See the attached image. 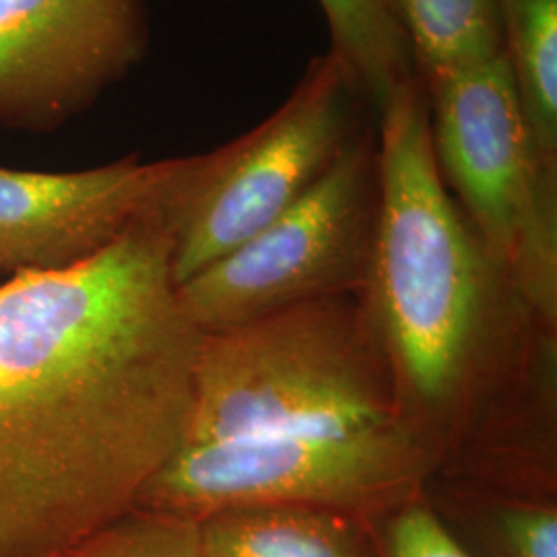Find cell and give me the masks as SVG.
Segmentation results:
<instances>
[{
	"label": "cell",
	"instance_id": "1",
	"mask_svg": "<svg viewBox=\"0 0 557 557\" xmlns=\"http://www.w3.org/2000/svg\"><path fill=\"white\" fill-rule=\"evenodd\" d=\"M202 333L160 207L73 269L0 283V557H54L186 446Z\"/></svg>",
	"mask_w": 557,
	"mask_h": 557
},
{
	"label": "cell",
	"instance_id": "2",
	"mask_svg": "<svg viewBox=\"0 0 557 557\" xmlns=\"http://www.w3.org/2000/svg\"><path fill=\"white\" fill-rule=\"evenodd\" d=\"M363 289L398 421L436 475L557 498V331L518 298L442 182L419 77L380 103Z\"/></svg>",
	"mask_w": 557,
	"mask_h": 557
},
{
	"label": "cell",
	"instance_id": "3",
	"mask_svg": "<svg viewBox=\"0 0 557 557\" xmlns=\"http://www.w3.org/2000/svg\"><path fill=\"white\" fill-rule=\"evenodd\" d=\"M384 423H400L395 380L361 294L202 333L186 446Z\"/></svg>",
	"mask_w": 557,
	"mask_h": 557
},
{
	"label": "cell",
	"instance_id": "4",
	"mask_svg": "<svg viewBox=\"0 0 557 557\" xmlns=\"http://www.w3.org/2000/svg\"><path fill=\"white\" fill-rule=\"evenodd\" d=\"M376 119L356 71L329 50L310 60L287 100L255 128L182 158L161 200L176 285L289 211Z\"/></svg>",
	"mask_w": 557,
	"mask_h": 557
},
{
	"label": "cell",
	"instance_id": "5",
	"mask_svg": "<svg viewBox=\"0 0 557 557\" xmlns=\"http://www.w3.org/2000/svg\"><path fill=\"white\" fill-rule=\"evenodd\" d=\"M421 83L442 182L518 298L557 331V163L533 147L504 54Z\"/></svg>",
	"mask_w": 557,
	"mask_h": 557
},
{
	"label": "cell",
	"instance_id": "6",
	"mask_svg": "<svg viewBox=\"0 0 557 557\" xmlns=\"http://www.w3.org/2000/svg\"><path fill=\"white\" fill-rule=\"evenodd\" d=\"M436 475L400 423L188 444L149 479L135 508L209 517L239 506H306L374 522Z\"/></svg>",
	"mask_w": 557,
	"mask_h": 557
},
{
	"label": "cell",
	"instance_id": "7",
	"mask_svg": "<svg viewBox=\"0 0 557 557\" xmlns=\"http://www.w3.org/2000/svg\"><path fill=\"white\" fill-rule=\"evenodd\" d=\"M379 128L372 124L289 211L178 285L200 333L310 299L363 294L379 227Z\"/></svg>",
	"mask_w": 557,
	"mask_h": 557
},
{
	"label": "cell",
	"instance_id": "8",
	"mask_svg": "<svg viewBox=\"0 0 557 557\" xmlns=\"http://www.w3.org/2000/svg\"><path fill=\"white\" fill-rule=\"evenodd\" d=\"M149 0H0V126L50 135L147 57Z\"/></svg>",
	"mask_w": 557,
	"mask_h": 557
},
{
	"label": "cell",
	"instance_id": "9",
	"mask_svg": "<svg viewBox=\"0 0 557 557\" xmlns=\"http://www.w3.org/2000/svg\"><path fill=\"white\" fill-rule=\"evenodd\" d=\"M180 161L128 156L77 172L0 165L2 273H59L96 257L140 215L160 207Z\"/></svg>",
	"mask_w": 557,
	"mask_h": 557
},
{
	"label": "cell",
	"instance_id": "10",
	"mask_svg": "<svg viewBox=\"0 0 557 557\" xmlns=\"http://www.w3.org/2000/svg\"><path fill=\"white\" fill-rule=\"evenodd\" d=\"M205 557H379L372 522L306 506H239L199 520Z\"/></svg>",
	"mask_w": 557,
	"mask_h": 557
},
{
	"label": "cell",
	"instance_id": "11",
	"mask_svg": "<svg viewBox=\"0 0 557 557\" xmlns=\"http://www.w3.org/2000/svg\"><path fill=\"white\" fill-rule=\"evenodd\" d=\"M421 498L471 557H557V498L434 475Z\"/></svg>",
	"mask_w": 557,
	"mask_h": 557
},
{
	"label": "cell",
	"instance_id": "12",
	"mask_svg": "<svg viewBox=\"0 0 557 557\" xmlns=\"http://www.w3.org/2000/svg\"><path fill=\"white\" fill-rule=\"evenodd\" d=\"M502 54L529 137L557 163V0H498Z\"/></svg>",
	"mask_w": 557,
	"mask_h": 557
},
{
	"label": "cell",
	"instance_id": "13",
	"mask_svg": "<svg viewBox=\"0 0 557 557\" xmlns=\"http://www.w3.org/2000/svg\"><path fill=\"white\" fill-rule=\"evenodd\" d=\"M391 4L421 81L502 57L498 0H391Z\"/></svg>",
	"mask_w": 557,
	"mask_h": 557
},
{
	"label": "cell",
	"instance_id": "14",
	"mask_svg": "<svg viewBox=\"0 0 557 557\" xmlns=\"http://www.w3.org/2000/svg\"><path fill=\"white\" fill-rule=\"evenodd\" d=\"M331 52L345 60L380 108L386 96L418 77L391 0H317Z\"/></svg>",
	"mask_w": 557,
	"mask_h": 557
},
{
	"label": "cell",
	"instance_id": "15",
	"mask_svg": "<svg viewBox=\"0 0 557 557\" xmlns=\"http://www.w3.org/2000/svg\"><path fill=\"white\" fill-rule=\"evenodd\" d=\"M54 557H205L199 520L131 508Z\"/></svg>",
	"mask_w": 557,
	"mask_h": 557
},
{
	"label": "cell",
	"instance_id": "16",
	"mask_svg": "<svg viewBox=\"0 0 557 557\" xmlns=\"http://www.w3.org/2000/svg\"><path fill=\"white\" fill-rule=\"evenodd\" d=\"M379 557H471L450 537L423 498L372 522Z\"/></svg>",
	"mask_w": 557,
	"mask_h": 557
},
{
	"label": "cell",
	"instance_id": "17",
	"mask_svg": "<svg viewBox=\"0 0 557 557\" xmlns=\"http://www.w3.org/2000/svg\"><path fill=\"white\" fill-rule=\"evenodd\" d=\"M4 278H9V277H7V275H4V273H2V269H0V283H2V281H4Z\"/></svg>",
	"mask_w": 557,
	"mask_h": 557
}]
</instances>
